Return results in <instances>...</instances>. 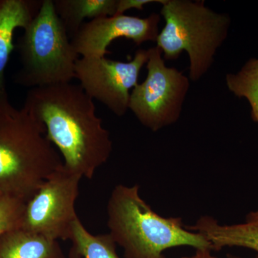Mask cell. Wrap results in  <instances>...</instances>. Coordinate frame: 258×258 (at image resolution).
I'll return each mask as SVG.
<instances>
[{
    "instance_id": "obj_1",
    "label": "cell",
    "mask_w": 258,
    "mask_h": 258,
    "mask_svg": "<svg viewBox=\"0 0 258 258\" xmlns=\"http://www.w3.org/2000/svg\"><path fill=\"white\" fill-rule=\"evenodd\" d=\"M23 108L45 125L47 139L58 149L68 170L91 179L111 157L110 132L97 115L93 100L80 85L32 88Z\"/></svg>"
},
{
    "instance_id": "obj_2",
    "label": "cell",
    "mask_w": 258,
    "mask_h": 258,
    "mask_svg": "<svg viewBox=\"0 0 258 258\" xmlns=\"http://www.w3.org/2000/svg\"><path fill=\"white\" fill-rule=\"evenodd\" d=\"M62 166L45 125L23 107L0 103V192L27 203Z\"/></svg>"
},
{
    "instance_id": "obj_3",
    "label": "cell",
    "mask_w": 258,
    "mask_h": 258,
    "mask_svg": "<svg viewBox=\"0 0 258 258\" xmlns=\"http://www.w3.org/2000/svg\"><path fill=\"white\" fill-rule=\"evenodd\" d=\"M139 185L118 184L107 204V225L125 258H166L172 247H193L212 250L203 235L190 231L181 217H164L154 212L142 199Z\"/></svg>"
},
{
    "instance_id": "obj_4",
    "label": "cell",
    "mask_w": 258,
    "mask_h": 258,
    "mask_svg": "<svg viewBox=\"0 0 258 258\" xmlns=\"http://www.w3.org/2000/svg\"><path fill=\"white\" fill-rule=\"evenodd\" d=\"M165 25L157 39L164 59L175 60L183 51L189 58V79L203 78L228 35L231 20L205 6V1L161 0Z\"/></svg>"
},
{
    "instance_id": "obj_5",
    "label": "cell",
    "mask_w": 258,
    "mask_h": 258,
    "mask_svg": "<svg viewBox=\"0 0 258 258\" xmlns=\"http://www.w3.org/2000/svg\"><path fill=\"white\" fill-rule=\"evenodd\" d=\"M15 49L21 64L13 78L16 84L32 88L76 79L79 55L56 13L53 0H42L38 14L24 28Z\"/></svg>"
},
{
    "instance_id": "obj_6",
    "label": "cell",
    "mask_w": 258,
    "mask_h": 258,
    "mask_svg": "<svg viewBox=\"0 0 258 258\" xmlns=\"http://www.w3.org/2000/svg\"><path fill=\"white\" fill-rule=\"evenodd\" d=\"M161 55L157 46L148 50L147 78L133 88L129 100V109L154 132L179 120L190 86L189 79L167 67Z\"/></svg>"
},
{
    "instance_id": "obj_7",
    "label": "cell",
    "mask_w": 258,
    "mask_h": 258,
    "mask_svg": "<svg viewBox=\"0 0 258 258\" xmlns=\"http://www.w3.org/2000/svg\"><path fill=\"white\" fill-rule=\"evenodd\" d=\"M82 176L62 166L25 203L20 228L52 240H69L79 218L76 202Z\"/></svg>"
},
{
    "instance_id": "obj_8",
    "label": "cell",
    "mask_w": 258,
    "mask_h": 258,
    "mask_svg": "<svg viewBox=\"0 0 258 258\" xmlns=\"http://www.w3.org/2000/svg\"><path fill=\"white\" fill-rule=\"evenodd\" d=\"M148 50L139 49L133 60L120 62L106 57H82L76 64V79L93 100L118 116L129 109L130 91L138 85L141 70L147 64Z\"/></svg>"
},
{
    "instance_id": "obj_9",
    "label": "cell",
    "mask_w": 258,
    "mask_h": 258,
    "mask_svg": "<svg viewBox=\"0 0 258 258\" xmlns=\"http://www.w3.org/2000/svg\"><path fill=\"white\" fill-rule=\"evenodd\" d=\"M160 15L153 13L146 18L116 15L93 19L83 23L71 39L78 55L82 57H105L113 40L125 38L137 45L157 41Z\"/></svg>"
},
{
    "instance_id": "obj_10",
    "label": "cell",
    "mask_w": 258,
    "mask_h": 258,
    "mask_svg": "<svg viewBox=\"0 0 258 258\" xmlns=\"http://www.w3.org/2000/svg\"><path fill=\"white\" fill-rule=\"evenodd\" d=\"M42 0H0V103H8L5 70L15 49L14 32L25 28L38 14Z\"/></svg>"
},
{
    "instance_id": "obj_11",
    "label": "cell",
    "mask_w": 258,
    "mask_h": 258,
    "mask_svg": "<svg viewBox=\"0 0 258 258\" xmlns=\"http://www.w3.org/2000/svg\"><path fill=\"white\" fill-rule=\"evenodd\" d=\"M186 228L203 235L211 244L213 251L240 247L258 252V210L247 215L244 223L220 225L213 217L203 216L195 225Z\"/></svg>"
},
{
    "instance_id": "obj_12",
    "label": "cell",
    "mask_w": 258,
    "mask_h": 258,
    "mask_svg": "<svg viewBox=\"0 0 258 258\" xmlns=\"http://www.w3.org/2000/svg\"><path fill=\"white\" fill-rule=\"evenodd\" d=\"M0 258H64L58 241L23 228L0 237Z\"/></svg>"
},
{
    "instance_id": "obj_13",
    "label": "cell",
    "mask_w": 258,
    "mask_h": 258,
    "mask_svg": "<svg viewBox=\"0 0 258 258\" xmlns=\"http://www.w3.org/2000/svg\"><path fill=\"white\" fill-rule=\"evenodd\" d=\"M58 15L70 39L78 32L86 18L114 16L118 0H53Z\"/></svg>"
},
{
    "instance_id": "obj_14",
    "label": "cell",
    "mask_w": 258,
    "mask_h": 258,
    "mask_svg": "<svg viewBox=\"0 0 258 258\" xmlns=\"http://www.w3.org/2000/svg\"><path fill=\"white\" fill-rule=\"evenodd\" d=\"M70 240L72 242L70 258H120L109 233L93 235L80 218L75 222Z\"/></svg>"
},
{
    "instance_id": "obj_15",
    "label": "cell",
    "mask_w": 258,
    "mask_h": 258,
    "mask_svg": "<svg viewBox=\"0 0 258 258\" xmlns=\"http://www.w3.org/2000/svg\"><path fill=\"white\" fill-rule=\"evenodd\" d=\"M226 84L236 96L248 101L252 119L258 123V58L247 61L237 74H227Z\"/></svg>"
},
{
    "instance_id": "obj_16",
    "label": "cell",
    "mask_w": 258,
    "mask_h": 258,
    "mask_svg": "<svg viewBox=\"0 0 258 258\" xmlns=\"http://www.w3.org/2000/svg\"><path fill=\"white\" fill-rule=\"evenodd\" d=\"M25 203L8 195L0 198V237L8 231L20 227Z\"/></svg>"
},
{
    "instance_id": "obj_17",
    "label": "cell",
    "mask_w": 258,
    "mask_h": 258,
    "mask_svg": "<svg viewBox=\"0 0 258 258\" xmlns=\"http://www.w3.org/2000/svg\"><path fill=\"white\" fill-rule=\"evenodd\" d=\"M152 3L161 4V0H118L116 15H124L125 12L132 9L142 10L144 5Z\"/></svg>"
},
{
    "instance_id": "obj_18",
    "label": "cell",
    "mask_w": 258,
    "mask_h": 258,
    "mask_svg": "<svg viewBox=\"0 0 258 258\" xmlns=\"http://www.w3.org/2000/svg\"><path fill=\"white\" fill-rule=\"evenodd\" d=\"M182 258H218L212 255V251L210 250H196L193 255Z\"/></svg>"
},
{
    "instance_id": "obj_19",
    "label": "cell",
    "mask_w": 258,
    "mask_h": 258,
    "mask_svg": "<svg viewBox=\"0 0 258 258\" xmlns=\"http://www.w3.org/2000/svg\"><path fill=\"white\" fill-rule=\"evenodd\" d=\"M227 258H242V257H237V256L231 255V254H228V255H227ZM255 258H258V256H257V257H256Z\"/></svg>"
},
{
    "instance_id": "obj_20",
    "label": "cell",
    "mask_w": 258,
    "mask_h": 258,
    "mask_svg": "<svg viewBox=\"0 0 258 258\" xmlns=\"http://www.w3.org/2000/svg\"><path fill=\"white\" fill-rule=\"evenodd\" d=\"M3 194H2L1 192H0V198H2V197H3Z\"/></svg>"
},
{
    "instance_id": "obj_21",
    "label": "cell",
    "mask_w": 258,
    "mask_h": 258,
    "mask_svg": "<svg viewBox=\"0 0 258 258\" xmlns=\"http://www.w3.org/2000/svg\"></svg>"
}]
</instances>
